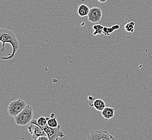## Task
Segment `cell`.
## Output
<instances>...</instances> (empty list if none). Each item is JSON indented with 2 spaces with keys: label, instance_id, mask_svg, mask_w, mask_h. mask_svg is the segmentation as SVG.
Listing matches in <instances>:
<instances>
[{
  "label": "cell",
  "instance_id": "16",
  "mask_svg": "<svg viewBox=\"0 0 152 140\" xmlns=\"http://www.w3.org/2000/svg\"><path fill=\"white\" fill-rule=\"evenodd\" d=\"M36 140H50L47 136H42L38 137Z\"/></svg>",
  "mask_w": 152,
  "mask_h": 140
},
{
  "label": "cell",
  "instance_id": "6",
  "mask_svg": "<svg viewBox=\"0 0 152 140\" xmlns=\"http://www.w3.org/2000/svg\"><path fill=\"white\" fill-rule=\"evenodd\" d=\"M102 9L98 7H93L90 10L88 14V20L92 23H98L102 18Z\"/></svg>",
  "mask_w": 152,
  "mask_h": 140
},
{
  "label": "cell",
  "instance_id": "7",
  "mask_svg": "<svg viewBox=\"0 0 152 140\" xmlns=\"http://www.w3.org/2000/svg\"><path fill=\"white\" fill-rule=\"evenodd\" d=\"M28 129L30 134L32 135V139L33 140H36L38 137L42 136H47L43 128L35 124L30 123V125L28 127Z\"/></svg>",
  "mask_w": 152,
  "mask_h": 140
},
{
  "label": "cell",
  "instance_id": "5",
  "mask_svg": "<svg viewBox=\"0 0 152 140\" xmlns=\"http://www.w3.org/2000/svg\"><path fill=\"white\" fill-rule=\"evenodd\" d=\"M43 129L45 132L47 136L50 140H58L59 137H64L65 135L63 132L61 131V125L56 128H52L47 125Z\"/></svg>",
  "mask_w": 152,
  "mask_h": 140
},
{
  "label": "cell",
  "instance_id": "3",
  "mask_svg": "<svg viewBox=\"0 0 152 140\" xmlns=\"http://www.w3.org/2000/svg\"><path fill=\"white\" fill-rule=\"evenodd\" d=\"M26 105V102L21 99L12 101L8 107V113L11 117H15L23 110Z\"/></svg>",
  "mask_w": 152,
  "mask_h": 140
},
{
  "label": "cell",
  "instance_id": "1",
  "mask_svg": "<svg viewBox=\"0 0 152 140\" xmlns=\"http://www.w3.org/2000/svg\"><path fill=\"white\" fill-rule=\"evenodd\" d=\"M0 41L3 44L1 50V52L4 50L6 43L11 44L12 48V54H9L8 56L2 57V59L3 60H9L13 58L19 48V43L14 32L7 28H1L0 29Z\"/></svg>",
  "mask_w": 152,
  "mask_h": 140
},
{
  "label": "cell",
  "instance_id": "2",
  "mask_svg": "<svg viewBox=\"0 0 152 140\" xmlns=\"http://www.w3.org/2000/svg\"><path fill=\"white\" fill-rule=\"evenodd\" d=\"M34 111L31 106L26 105L23 110L15 117V122L18 125H24L29 124L34 119Z\"/></svg>",
  "mask_w": 152,
  "mask_h": 140
},
{
  "label": "cell",
  "instance_id": "17",
  "mask_svg": "<svg viewBox=\"0 0 152 140\" xmlns=\"http://www.w3.org/2000/svg\"><path fill=\"white\" fill-rule=\"evenodd\" d=\"M98 1L100 2H101V3H105V2L107 1V0H98Z\"/></svg>",
  "mask_w": 152,
  "mask_h": 140
},
{
  "label": "cell",
  "instance_id": "12",
  "mask_svg": "<svg viewBox=\"0 0 152 140\" xmlns=\"http://www.w3.org/2000/svg\"><path fill=\"white\" fill-rule=\"evenodd\" d=\"M30 123H34V124L37 125L42 128H43L47 125V117H39L38 119H33Z\"/></svg>",
  "mask_w": 152,
  "mask_h": 140
},
{
  "label": "cell",
  "instance_id": "10",
  "mask_svg": "<svg viewBox=\"0 0 152 140\" xmlns=\"http://www.w3.org/2000/svg\"><path fill=\"white\" fill-rule=\"evenodd\" d=\"M90 9L88 6H86L85 4H82L79 6L78 8V15L84 18L86 16H88L89 12H90Z\"/></svg>",
  "mask_w": 152,
  "mask_h": 140
},
{
  "label": "cell",
  "instance_id": "11",
  "mask_svg": "<svg viewBox=\"0 0 152 140\" xmlns=\"http://www.w3.org/2000/svg\"><path fill=\"white\" fill-rule=\"evenodd\" d=\"M93 106L96 111L102 112V110L106 107L105 102L102 99H95L93 102Z\"/></svg>",
  "mask_w": 152,
  "mask_h": 140
},
{
  "label": "cell",
  "instance_id": "4",
  "mask_svg": "<svg viewBox=\"0 0 152 140\" xmlns=\"http://www.w3.org/2000/svg\"><path fill=\"white\" fill-rule=\"evenodd\" d=\"M86 140H115V137L107 131L96 130L92 131L87 136Z\"/></svg>",
  "mask_w": 152,
  "mask_h": 140
},
{
  "label": "cell",
  "instance_id": "9",
  "mask_svg": "<svg viewBox=\"0 0 152 140\" xmlns=\"http://www.w3.org/2000/svg\"><path fill=\"white\" fill-rule=\"evenodd\" d=\"M47 125L48 126L52 128H56L58 127L59 125L57 117H56L55 113H51L50 117H47Z\"/></svg>",
  "mask_w": 152,
  "mask_h": 140
},
{
  "label": "cell",
  "instance_id": "18",
  "mask_svg": "<svg viewBox=\"0 0 152 140\" xmlns=\"http://www.w3.org/2000/svg\"><path fill=\"white\" fill-rule=\"evenodd\" d=\"M88 99H89V100H92L93 99H93L92 98V97H90V96H89L88 97Z\"/></svg>",
  "mask_w": 152,
  "mask_h": 140
},
{
  "label": "cell",
  "instance_id": "15",
  "mask_svg": "<svg viewBox=\"0 0 152 140\" xmlns=\"http://www.w3.org/2000/svg\"><path fill=\"white\" fill-rule=\"evenodd\" d=\"M135 23L134 22H130L125 24L124 28L126 31L133 32L134 31Z\"/></svg>",
  "mask_w": 152,
  "mask_h": 140
},
{
  "label": "cell",
  "instance_id": "13",
  "mask_svg": "<svg viewBox=\"0 0 152 140\" xmlns=\"http://www.w3.org/2000/svg\"><path fill=\"white\" fill-rule=\"evenodd\" d=\"M119 28H120L119 25H114V26H113L111 28L104 26L103 34L104 35H106V36H110L112 32H114L115 30L119 29Z\"/></svg>",
  "mask_w": 152,
  "mask_h": 140
},
{
  "label": "cell",
  "instance_id": "14",
  "mask_svg": "<svg viewBox=\"0 0 152 140\" xmlns=\"http://www.w3.org/2000/svg\"><path fill=\"white\" fill-rule=\"evenodd\" d=\"M93 29H94V32H93L94 36L102 35L103 34V29L104 26L101 24H96L93 26Z\"/></svg>",
  "mask_w": 152,
  "mask_h": 140
},
{
  "label": "cell",
  "instance_id": "8",
  "mask_svg": "<svg viewBox=\"0 0 152 140\" xmlns=\"http://www.w3.org/2000/svg\"><path fill=\"white\" fill-rule=\"evenodd\" d=\"M115 109L110 107H106L102 112V114L104 118H105L106 120H108L113 118L114 115Z\"/></svg>",
  "mask_w": 152,
  "mask_h": 140
}]
</instances>
